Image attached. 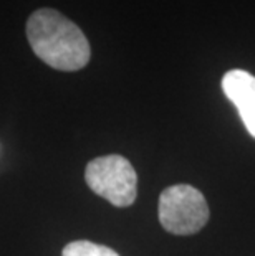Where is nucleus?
I'll return each instance as SVG.
<instances>
[{
    "mask_svg": "<svg viewBox=\"0 0 255 256\" xmlns=\"http://www.w3.org/2000/svg\"><path fill=\"white\" fill-rule=\"evenodd\" d=\"M222 90L237 108L248 134L255 138V76L243 70H230L222 78Z\"/></svg>",
    "mask_w": 255,
    "mask_h": 256,
    "instance_id": "obj_4",
    "label": "nucleus"
},
{
    "mask_svg": "<svg viewBox=\"0 0 255 256\" xmlns=\"http://www.w3.org/2000/svg\"><path fill=\"white\" fill-rule=\"evenodd\" d=\"M85 180L96 195L115 206H129L138 195V176L123 156H103L86 166Z\"/></svg>",
    "mask_w": 255,
    "mask_h": 256,
    "instance_id": "obj_3",
    "label": "nucleus"
},
{
    "mask_svg": "<svg viewBox=\"0 0 255 256\" xmlns=\"http://www.w3.org/2000/svg\"><path fill=\"white\" fill-rule=\"evenodd\" d=\"M62 256H119V254L115 250L103 246V244L86 242V240H78V242L68 243L63 248Z\"/></svg>",
    "mask_w": 255,
    "mask_h": 256,
    "instance_id": "obj_5",
    "label": "nucleus"
},
{
    "mask_svg": "<svg viewBox=\"0 0 255 256\" xmlns=\"http://www.w3.org/2000/svg\"><path fill=\"white\" fill-rule=\"evenodd\" d=\"M27 38L35 55L60 72H78L90 62L91 50L85 34L53 8H40L30 15Z\"/></svg>",
    "mask_w": 255,
    "mask_h": 256,
    "instance_id": "obj_1",
    "label": "nucleus"
},
{
    "mask_svg": "<svg viewBox=\"0 0 255 256\" xmlns=\"http://www.w3.org/2000/svg\"><path fill=\"white\" fill-rule=\"evenodd\" d=\"M159 222L172 235H194L209 220V206L204 195L191 185H172L159 195Z\"/></svg>",
    "mask_w": 255,
    "mask_h": 256,
    "instance_id": "obj_2",
    "label": "nucleus"
}]
</instances>
